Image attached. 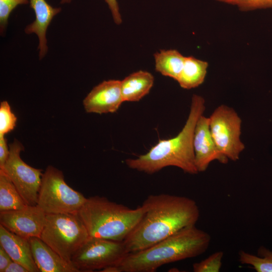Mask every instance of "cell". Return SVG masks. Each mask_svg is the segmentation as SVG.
<instances>
[{
	"label": "cell",
	"instance_id": "obj_5",
	"mask_svg": "<svg viewBox=\"0 0 272 272\" xmlns=\"http://www.w3.org/2000/svg\"><path fill=\"white\" fill-rule=\"evenodd\" d=\"M89 237L78 214L66 213L47 215L40 238L72 264L73 257Z\"/></svg>",
	"mask_w": 272,
	"mask_h": 272
},
{
	"label": "cell",
	"instance_id": "obj_9",
	"mask_svg": "<svg viewBox=\"0 0 272 272\" xmlns=\"http://www.w3.org/2000/svg\"><path fill=\"white\" fill-rule=\"evenodd\" d=\"M10 153L3 170L12 181L29 206H36L43 173L42 170L33 168L20 157L24 150L22 144L14 140L9 146Z\"/></svg>",
	"mask_w": 272,
	"mask_h": 272
},
{
	"label": "cell",
	"instance_id": "obj_28",
	"mask_svg": "<svg viewBox=\"0 0 272 272\" xmlns=\"http://www.w3.org/2000/svg\"><path fill=\"white\" fill-rule=\"evenodd\" d=\"M5 272H29V271L20 263L13 260L6 268Z\"/></svg>",
	"mask_w": 272,
	"mask_h": 272
},
{
	"label": "cell",
	"instance_id": "obj_25",
	"mask_svg": "<svg viewBox=\"0 0 272 272\" xmlns=\"http://www.w3.org/2000/svg\"><path fill=\"white\" fill-rule=\"evenodd\" d=\"M10 153L7 141L5 135H0V168H2L6 163Z\"/></svg>",
	"mask_w": 272,
	"mask_h": 272
},
{
	"label": "cell",
	"instance_id": "obj_2",
	"mask_svg": "<svg viewBox=\"0 0 272 272\" xmlns=\"http://www.w3.org/2000/svg\"><path fill=\"white\" fill-rule=\"evenodd\" d=\"M190 108L186 122L177 135L160 140L146 154L126 159V165L130 169L151 174L169 166L177 167L188 174H197L193 139L196 122L206 109L205 99L193 95Z\"/></svg>",
	"mask_w": 272,
	"mask_h": 272
},
{
	"label": "cell",
	"instance_id": "obj_1",
	"mask_svg": "<svg viewBox=\"0 0 272 272\" xmlns=\"http://www.w3.org/2000/svg\"><path fill=\"white\" fill-rule=\"evenodd\" d=\"M141 206V219L123 241L128 253L144 249L185 227L195 225L200 215L196 201L183 196L151 194Z\"/></svg>",
	"mask_w": 272,
	"mask_h": 272
},
{
	"label": "cell",
	"instance_id": "obj_21",
	"mask_svg": "<svg viewBox=\"0 0 272 272\" xmlns=\"http://www.w3.org/2000/svg\"><path fill=\"white\" fill-rule=\"evenodd\" d=\"M224 252L218 251L192 265L194 272H219L222 267Z\"/></svg>",
	"mask_w": 272,
	"mask_h": 272
},
{
	"label": "cell",
	"instance_id": "obj_6",
	"mask_svg": "<svg viewBox=\"0 0 272 272\" xmlns=\"http://www.w3.org/2000/svg\"><path fill=\"white\" fill-rule=\"evenodd\" d=\"M87 198L71 187L62 172L48 166L43 173L36 206L46 215L78 214Z\"/></svg>",
	"mask_w": 272,
	"mask_h": 272
},
{
	"label": "cell",
	"instance_id": "obj_24",
	"mask_svg": "<svg viewBox=\"0 0 272 272\" xmlns=\"http://www.w3.org/2000/svg\"><path fill=\"white\" fill-rule=\"evenodd\" d=\"M29 0H0V31L1 35L6 31L8 19L13 10L18 5L28 4Z\"/></svg>",
	"mask_w": 272,
	"mask_h": 272
},
{
	"label": "cell",
	"instance_id": "obj_12",
	"mask_svg": "<svg viewBox=\"0 0 272 272\" xmlns=\"http://www.w3.org/2000/svg\"><path fill=\"white\" fill-rule=\"evenodd\" d=\"M124 102L121 90V81H104L95 87L83 101L88 113H114Z\"/></svg>",
	"mask_w": 272,
	"mask_h": 272
},
{
	"label": "cell",
	"instance_id": "obj_27",
	"mask_svg": "<svg viewBox=\"0 0 272 272\" xmlns=\"http://www.w3.org/2000/svg\"><path fill=\"white\" fill-rule=\"evenodd\" d=\"M12 261L13 260L9 254L0 245V272H5L6 268Z\"/></svg>",
	"mask_w": 272,
	"mask_h": 272
},
{
	"label": "cell",
	"instance_id": "obj_13",
	"mask_svg": "<svg viewBox=\"0 0 272 272\" xmlns=\"http://www.w3.org/2000/svg\"><path fill=\"white\" fill-rule=\"evenodd\" d=\"M30 7L35 13V19L27 25L25 32L27 34H36L39 39V57L43 58L48 50L46 31L53 17L60 12V8H54L45 0H29Z\"/></svg>",
	"mask_w": 272,
	"mask_h": 272
},
{
	"label": "cell",
	"instance_id": "obj_29",
	"mask_svg": "<svg viewBox=\"0 0 272 272\" xmlns=\"http://www.w3.org/2000/svg\"><path fill=\"white\" fill-rule=\"evenodd\" d=\"M72 0H60L61 4H67L71 3Z\"/></svg>",
	"mask_w": 272,
	"mask_h": 272
},
{
	"label": "cell",
	"instance_id": "obj_3",
	"mask_svg": "<svg viewBox=\"0 0 272 272\" xmlns=\"http://www.w3.org/2000/svg\"><path fill=\"white\" fill-rule=\"evenodd\" d=\"M211 240L207 232L188 226L149 247L128 253L115 265L119 272H155L164 264L202 254Z\"/></svg>",
	"mask_w": 272,
	"mask_h": 272
},
{
	"label": "cell",
	"instance_id": "obj_18",
	"mask_svg": "<svg viewBox=\"0 0 272 272\" xmlns=\"http://www.w3.org/2000/svg\"><path fill=\"white\" fill-rule=\"evenodd\" d=\"M154 56L156 71L176 81L182 70L185 56L175 49L161 50Z\"/></svg>",
	"mask_w": 272,
	"mask_h": 272
},
{
	"label": "cell",
	"instance_id": "obj_4",
	"mask_svg": "<svg viewBox=\"0 0 272 272\" xmlns=\"http://www.w3.org/2000/svg\"><path fill=\"white\" fill-rule=\"evenodd\" d=\"M141 206L130 209L103 196L87 198L78 214L90 237L123 241L141 219Z\"/></svg>",
	"mask_w": 272,
	"mask_h": 272
},
{
	"label": "cell",
	"instance_id": "obj_26",
	"mask_svg": "<svg viewBox=\"0 0 272 272\" xmlns=\"http://www.w3.org/2000/svg\"><path fill=\"white\" fill-rule=\"evenodd\" d=\"M111 11L114 22L119 25L122 22L121 16L117 0H105Z\"/></svg>",
	"mask_w": 272,
	"mask_h": 272
},
{
	"label": "cell",
	"instance_id": "obj_8",
	"mask_svg": "<svg viewBox=\"0 0 272 272\" xmlns=\"http://www.w3.org/2000/svg\"><path fill=\"white\" fill-rule=\"evenodd\" d=\"M128 253L123 241L89 237L71 262L79 271L101 270L116 264Z\"/></svg>",
	"mask_w": 272,
	"mask_h": 272
},
{
	"label": "cell",
	"instance_id": "obj_20",
	"mask_svg": "<svg viewBox=\"0 0 272 272\" xmlns=\"http://www.w3.org/2000/svg\"><path fill=\"white\" fill-rule=\"evenodd\" d=\"M241 263L253 267L257 272H272V251L261 246L257 250V255L241 250L239 253Z\"/></svg>",
	"mask_w": 272,
	"mask_h": 272
},
{
	"label": "cell",
	"instance_id": "obj_15",
	"mask_svg": "<svg viewBox=\"0 0 272 272\" xmlns=\"http://www.w3.org/2000/svg\"><path fill=\"white\" fill-rule=\"evenodd\" d=\"M0 245L13 261L23 265L29 272L40 271L34 260L29 239L10 231L1 224Z\"/></svg>",
	"mask_w": 272,
	"mask_h": 272
},
{
	"label": "cell",
	"instance_id": "obj_14",
	"mask_svg": "<svg viewBox=\"0 0 272 272\" xmlns=\"http://www.w3.org/2000/svg\"><path fill=\"white\" fill-rule=\"evenodd\" d=\"M34 260L41 272H78L40 238L29 239Z\"/></svg>",
	"mask_w": 272,
	"mask_h": 272
},
{
	"label": "cell",
	"instance_id": "obj_7",
	"mask_svg": "<svg viewBox=\"0 0 272 272\" xmlns=\"http://www.w3.org/2000/svg\"><path fill=\"white\" fill-rule=\"evenodd\" d=\"M209 117L211 133L219 151L229 160H238L245 146L240 139L242 120L238 113L222 104Z\"/></svg>",
	"mask_w": 272,
	"mask_h": 272
},
{
	"label": "cell",
	"instance_id": "obj_16",
	"mask_svg": "<svg viewBox=\"0 0 272 272\" xmlns=\"http://www.w3.org/2000/svg\"><path fill=\"white\" fill-rule=\"evenodd\" d=\"M154 83L152 74L145 71L135 72L121 81L123 102H137L149 94Z\"/></svg>",
	"mask_w": 272,
	"mask_h": 272
},
{
	"label": "cell",
	"instance_id": "obj_19",
	"mask_svg": "<svg viewBox=\"0 0 272 272\" xmlns=\"http://www.w3.org/2000/svg\"><path fill=\"white\" fill-rule=\"evenodd\" d=\"M28 206L8 175L0 169V212L20 210Z\"/></svg>",
	"mask_w": 272,
	"mask_h": 272
},
{
	"label": "cell",
	"instance_id": "obj_17",
	"mask_svg": "<svg viewBox=\"0 0 272 272\" xmlns=\"http://www.w3.org/2000/svg\"><path fill=\"white\" fill-rule=\"evenodd\" d=\"M208 63L193 56H185L182 70L176 81L183 89L196 88L204 82Z\"/></svg>",
	"mask_w": 272,
	"mask_h": 272
},
{
	"label": "cell",
	"instance_id": "obj_10",
	"mask_svg": "<svg viewBox=\"0 0 272 272\" xmlns=\"http://www.w3.org/2000/svg\"><path fill=\"white\" fill-rule=\"evenodd\" d=\"M46 215L36 206L0 212V224L10 231L29 239L40 237Z\"/></svg>",
	"mask_w": 272,
	"mask_h": 272
},
{
	"label": "cell",
	"instance_id": "obj_11",
	"mask_svg": "<svg viewBox=\"0 0 272 272\" xmlns=\"http://www.w3.org/2000/svg\"><path fill=\"white\" fill-rule=\"evenodd\" d=\"M193 146L195 165L198 172L205 171L214 161L224 164L229 161L219 151L213 140L210 129L209 117L203 114L199 117L195 126Z\"/></svg>",
	"mask_w": 272,
	"mask_h": 272
},
{
	"label": "cell",
	"instance_id": "obj_22",
	"mask_svg": "<svg viewBox=\"0 0 272 272\" xmlns=\"http://www.w3.org/2000/svg\"><path fill=\"white\" fill-rule=\"evenodd\" d=\"M17 117L11 110V106L7 101L0 104V135H5L14 129Z\"/></svg>",
	"mask_w": 272,
	"mask_h": 272
},
{
	"label": "cell",
	"instance_id": "obj_23",
	"mask_svg": "<svg viewBox=\"0 0 272 272\" xmlns=\"http://www.w3.org/2000/svg\"><path fill=\"white\" fill-rule=\"evenodd\" d=\"M217 2L236 6L242 11L272 8V0H215Z\"/></svg>",
	"mask_w": 272,
	"mask_h": 272
}]
</instances>
